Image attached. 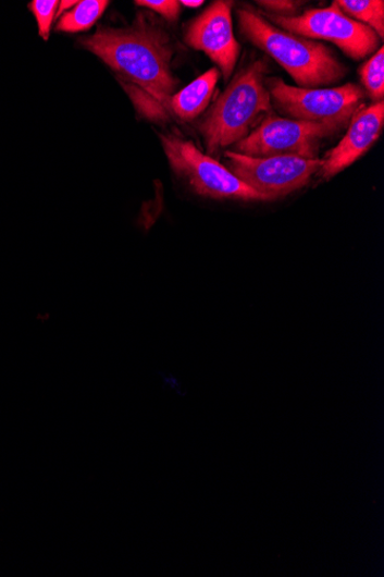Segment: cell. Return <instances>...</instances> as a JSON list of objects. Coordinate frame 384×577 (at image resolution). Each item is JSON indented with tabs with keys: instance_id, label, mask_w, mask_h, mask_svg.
I'll return each instance as SVG.
<instances>
[{
	"instance_id": "obj_9",
	"label": "cell",
	"mask_w": 384,
	"mask_h": 577,
	"mask_svg": "<svg viewBox=\"0 0 384 577\" xmlns=\"http://www.w3.org/2000/svg\"><path fill=\"white\" fill-rule=\"evenodd\" d=\"M233 2L216 0L189 24L186 44L207 53L225 79H230L237 64L240 46L234 36Z\"/></svg>"
},
{
	"instance_id": "obj_13",
	"label": "cell",
	"mask_w": 384,
	"mask_h": 577,
	"mask_svg": "<svg viewBox=\"0 0 384 577\" xmlns=\"http://www.w3.org/2000/svg\"><path fill=\"white\" fill-rule=\"evenodd\" d=\"M343 13L356 22L370 27L377 36H384V2L383 0H335Z\"/></svg>"
},
{
	"instance_id": "obj_3",
	"label": "cell",
	"mask_w": 384,
	"mask_h": 577,
	"mask_svg": "<svg viewBox=\"0 0 384 577\" xmlns=\"http://www.w3.org/2000/svg\"><path fill=\"white\" fill-rule=\"evenodd\" d=\"M268 64L256 61L241 70L222 93L198 125L209 154H215L244 140L262 114L272 113L267 87Z\"/></svg>"
},
{
	"instance_id": "obj_1",
	"label": "cell",
	"mask_w": 384,
	"mask_h": 577,
	"mask_svg": "<svg viewBox=\"0 0 384 577\" xmlns=\"http://www.w3.org/2000/svg\"><path fill=\"white\" fill-rule=\"evenodd\" d=\"M80 41L117 74L140 114L168 121L178 79L172 72L171 37L163 27L139 14L129 27L99 28Z\"/></svg>"
},
{
	"instance_id": "obj_6",
	"label": "cell",
	"mask_w": 384,
	"mask_h": 577,
	"mask_svg": "<svg viewBox=\"0 0 384 577\" xmlns=\"http://www.w3.org/2000/svg\"><path fill=\"white\" fill-rule=\"evenodd\" d=\"M260 14L283 30L332 42L355 61H361L381 48L382 39L377 34L343 13L335 2L330 8L313 9L295 16Z\"/></svg>"
},
{
	"instance_id": "obj_18",
	"label": "cell",
	"mask_w": 384,
	"mask_h": 577,
	"mask_svg": "<svg viewBox=\"0 0 384 577\" xmlns=\"http://www.w3.org/2000/svg\"><path fill=\"white\" fill-rule=\"evenodd\" d=\"M181 5H184L186 8H199L205 4V2H201V0H197V2H189V0H182L179 2Z\"/></svg>"
},
{
	"instance_id": "obj_16",
	"label": "cell",
	"mask_w": 384,
	"mask_h": 577,
	"mask_svg": "<svg viewBox=\"0 0 384 577\" xmlns=\"http://www.w3.org/2000/svg\"><path fill=\"white\" fill-rule=\"evenodd\" d=\"M135 4L158 13L169 22H176L181 13V4L176 0H137Z\"/></svg>"
},
{
	"instance_id": "obj_5",
	"label": "cell",
	"mask_w": 384,
	"mask_h": 577,
	"mask_svg": "<svg viewBox=\"0 0 384 577\" xmlns=\"http://www.w3.org/2000/svg\"><path fill=\"white\" fill-rule=\"evenodd\" d=\"M349 125L346 122H299L271 113L233 151L250 157L295 156L318 159L321 142Z\"/></svg>"
},
{
	"instance_id": "obj_15",
	"label": "cell",
	"mask_w": 384,
	"mask_h": 577,
	"mask_svg": "<svg viewBox=\"0 0 384 577\" xmlns=\"http://www.w3.org/2000/svg\"><path fill=\"white\" fill-rule=\"evenodd\" d=\"M58 7L59 2H57V0H34V2L29 4V9L37 22L38 33L45 41H48L49 39Z\"/></svg>"
},
{
	"instance_id": "obj_10",
	"label": "cell",
	"mask_w": 384,
	"mask_h": 577,
	"mask_svg": "<svg viewBox=\"0 0 384 577\" xmlns=\"http://www.w3.org/2000/svg\"><path fill=\"white\" fill-rule=\"evenodd\" d=\"M384 125V103L360 108L351 118L342 142L322 159L320 174L325 181L352 165L379 140Z\"/></svg>"
},
{
	"instance_id": "obj_17",
	"label": "cell",
	"mask_w": 384,
	"mask_h": 577,
	"mask_svg": "<svg viewBox=\"0 0 384 577\" xmlns=\"http://www.w3.org/2000/svg\"><path fill=\"white\" fill-rule=\"evenodd\" d=\"M256 4L264 9L265 13L278 16H295L305 5L302 2H294V0H258Z\"/></svg>"
},
{
	"instance_id": "obj_7",
	"label": "cell",
	"mask_w": 384,
	"mask_h": 577,
	"mask_svg": "<svg viewBox=\"0 0 384 577\" xmlns=\"http://www.w3.org/2000/svg\"><path fill=\"white\" fill-rule=\"evenodd\" d=\"M272 106L287 119L299 122L337 121L350 124L361 108L366 91L355 84L337 88L293 87L280 77L267 78Z\"/></svg>"
},
{
	"instance_id": "obj_11",
	"label": "cell",
	"mask_w": 384,
	"mask_h": 577,
	"mask_svg": "<svg viewBox=\"0 0 384 577\" xmlns=\"http://www.w3.org/2000/svg\"><path fill=\"white\" fill-rule=\"evenodd\" d=\"M220 74L218 69H211L174 94L170 106L172 115L182 122H190L203 113L211 102Z\"/></svg>"
},
{
	"instance_id": "obj_19",
	"label": "cell",
	"mask_w": 384,
	"mask_h": 577,
	"mask_svg": "<svg viewBox=\"0 0 384 577\" xmlns=\"http://www.w3.org/2000/svg\"><path fill=\"white\" fill-rule=\"evenodd\" d=\"M77 4V2H62V4H59V13L60 14H64L66 12L67 9L70 8H74L75 5Z\"/></svg>"
},
{
	"instance_id": "obj_14",
	"label": "cell",
	"mask_w": 384,
	"mask_h": 577,
	"mask_svg": "<svg viewBox=\"0 0 384 577\" xmlns=\"http://www.w3.org/2000/svg\"><path fill=\"white\" fill-rule=\"evenodd\" d=\"M359 75L374 103L383 102L384 97V49L381 47L369 61L361 66Z\"/></svg>"
},
{
	"instance_id": "obj_2",
	"label": "cell",
	"mask_w": 384,
	"mask_h": 577,
	"mask_svg": "<svg viewBox=\"0 0 384 577\" xmlns=\"http://www.w3.org/2000/svg\"><path fill=\"white\" fill-rule=\"evenodd\" d=\"M237 20L240 34L270 54L299 88L318 89L336 84L347 75V67L326 46L278 29L252 9L238 10Z\"/></svg>"
},
{
	"instance_id": "obj_12",
	"label": "cell",
	"mask_w": 384,
	"mask_h": 577,
	"mask_svg": "<svg viewBox=\"0 0 384 577\" xmlns=\"http://www.w3.org/2000/svg\"><path fill=\"white\" fill-rule=\"evenodd\" d=\"M110 2L107 0H84L62 14L57 29L66 33L85 32L91 28L97 20L103 15Z\"/></svg>"
},
{
	"instance_id": "obj_4",
	"label": "cell",
	"mask_w": 384,
	"mask_h": 577,
	"mask_svg": "<svg viewBox=\"0 0 384 577\" xmlns=\"http://www.w3.org/2000/svg\"><path fill=\"white\" fill-rule=\"evenodd\" d=\"M160 142L174 173L196 194L213 200L267 201L264 196L241 183L226 167L186 138L160 134Z\"/></svg>"
},
{
	"instance_id": "obj_8",
	"label": "cell",
	"mask_w": 384,
	"mask_h": 577,
	"mask_svg": "<svg viewBox=\"0 0 384 577\" xmlns=\"http://www.w3.org/2000/svg\"><path fill=\"white\" fill-rule=\"evenodd\" d=\"M227 169L241 183L264 196L267 201L285 197L306 187L320 171L322 159L295 156L250 157L226 151Z\"/></svg>"
}]
</instances>
